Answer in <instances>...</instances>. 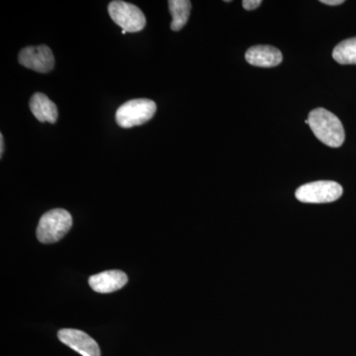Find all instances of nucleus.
<instances>
[{"label":"nucleus","instance_id":"7","mask_svg":"<svg viewBox=\"0 0 356 356\" xmlns=\"http://www.w3.org/2000/svg\"><path fill=\"white\" fill-rule=\"evenodd\" d=\"M63 343L83 356H102L99 346L86 332L74 329H63L58 332Z\"/></svg>","mask_w":356,"mask_h":356},{"label":"nucleus","instance_id":"10","mask_svg":"<svg viewBox=\"0 0 356 356\" xmlns=\"http://www.w3.org/2000/svg\"><path fill=\"white\" fill-rule=\"evenodd\" d=\"M29 106L35 118L41 123L48 122V123L55 124L57 122L58 117L57 105L44 93H35L30 99Z\"/></svg>","mask_w":356,"mask_h":356},{"label":"nucleus","instance_id":"12","mask_svg":"<svg viewBox=\"0 0 356 356\" xmlns=\"http://www.w3.org/2000/svg\"><path fill=\"white\" fill-rule=\"evenodd\" d=\"M332 58L341 65H356V37L337 44L332 51Z\"/></svg>","mask_w":356,"mask_h":356},{"label":"nucleus","instance_id":"16","mask_svg":"<svg viewBox=\"0 0 356 356\" xmlns=\"http://www.w3.org/2000/svg\"><path fill=\"white\" fill-rule=\"evenodd\" d=\"M126 33H127V32L124 31V30H122V34H126Z\"/></svg>","mask_w":356,"mask_h":356},{"label":"nucleus","instance_id":"9","mask_svg":"<svg viewBox=\"0 0 356 356\" xmlns=\"http://www.w3.org/2000/svg\"><path fill=\"white\" fill-rule=\"evenodd\" d=\"M89 286L95 292L111 293L127 284V274L121 270H107L89 277Z\"/></svg>","mask_w":356,"mask_h":356},{"label":"nucleus","instance_id":"5","mask_svg":"<svg viewBox=\"0 0 356 356\" xmlns=\"http://www.w3.org/2000/svg\"><path fill=\"white\" fill-rule=\"evenodd\" d=\"M108 13L111 19L126 32L142 31L147 24L146 17L139 7L128 2L119 0L110 2Z\"/></svg>","mask_w":356,"mask_h":356},{"label":"nucleus","instance_id":"13","mask_svg":"<svg viewBox=\"0 0 356 356\" xmlns=\"http://www.w3.org/2000/svg\"><path fill=\"white\" fill-rule=\"evenodd\" d=\"M261 3V0H243L242 2L243 8L248 11L259 8Z\"/></svg>","mask_w":356,"mask_h":356},{"label":"nucleus","instance_id":"3","mask_svg":"<svg viewBox=\"0 0 356 356\" xmlns=\"http://www.w3.org/2000/svg\"><path fill=\"white\" fill-rule=\"evenodd\" d=\"M156 112V102L142 98L124 103L117 110L115 118L120 127L129 129L147 123L153 118Z\"/></svg>","mask_w":356,"mask_h":356},{"label":"nucleus","instance_id":"1","mask_svg":"<svg viewBox=\"0 0 356 356\" xmlns=\"http://www.w3.org/2000/svg\"><path fill=\"white\" fill-rule=\"evenodd\" d=\"M308 125L312 132L327 147H339L346 139V132L341 120L329 110L316 108L309 113Z\"/></svg>","mask_w":356,"mask_h":356},{"label":"nucleus","instance_id":"8","mask_svg":"<svg viewBox=\"0 0 356 356\" xmlns=\"http://www.w3.org/2000/svg\"><path fill=\"white\" fill-rule=\"evenodd\" d=\"M245 58L248 64L259 67H277L283 60L280 50L268 44H257L252 47L245 53Z\"/></svg>","mask_w":356,"mask_h":356},{"label":"nucleus","instance_id":"4","mask_svg":"<svg viewBox=\"0 0 356 356\" xmlns=\"http://www.w3.org/2000/svg\"><path fill=\"white\" fill-rule=\"evenodd\" d=\"M341 184L331 180H320L300 186L295 193L297 200L302 203H331L343 195Z\"/></svg>","mask_w":356,"mask_h":356},{"label":"nucleus","instance_id":"15","mask_svg":"<svg viewBox=\"0 0 356 356\" xmlns=\"http://www.w3.org/2000/svg\"><path fill=\"white\" fill-rule=\"evenodd\" d=\"M4 154V138L2 134H0V158H2Z\"/></svg>","mask_w":356,"mask_h":356},{"label":"nucleus","instance_id":"14","mask_svg":"<svg viewBox=\"0 0 356 356\" xmlns=\"http://www.w3.org/2000/svg\"><path fill=\"white\" fill-rule=\"evenodd\" d=\"M323 4H327V6H341L343 3V0H321Z\"/></svg>","mask_w":356,"mask_h":356},{"label":"nucleus","instance_id":"2","mask_svg":"<svg viewBox=\"0 0 356 356\" xmlns=\"http://www.w3.org/2000/svg\"><path fill=\"white\" fill-rule=\"evenodd\" d=\"M72 226V217L67 210H50L40 219L37 238L42 243H57L69 233Z\"/></svg>","mask_w":356,"mask_h":356},{"label":"nucleus","instance_id":"11","mask_svg":"<svg viewBox=\"0 0 356 356\" xmlns=\"http://www.w3.org/2000/svg\"><path fill=\"white\" fill-rule=\"evenodd\" d=\"M168 8L172 16L170 24L172 31H180L188 22L191 11V1L189 0H170Z\"/></svg>","mask_w":356,"mask_h":356},{"label":"nucleus","instance_id":"6","mask_svg":"<svg viewBox=\"0 0 356 356\" xmlns=\"http://www.w3.org/2000/svg\"><path fill=\"white\" fill-rule=\"evenodd\" d=\"M18 62L27 69L48 74L55 67L53 51L46 44L26 47L20 51Z\"/></svg>","mask_w":356,"mask_h":356}]
</instances>
